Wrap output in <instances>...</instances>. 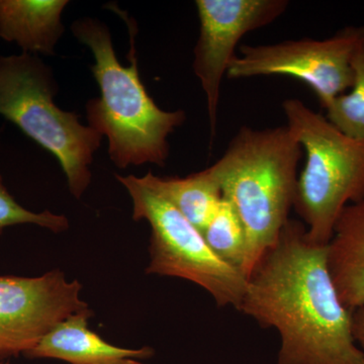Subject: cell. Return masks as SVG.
I'll list each match as a JSON object with an SVG mask.
<instances>
[{"instance_id":"cell-1","label":"cell","mask_w":364,"mask_h":364,"mask_svg":"<svg viewBox=\"0 0 364 364\" xmlns=\"http://www.w3.org/2000/svg\"><path fill=\"white\" fill-rule=\"evenodd\" d=\"M239 312L280 337L277 364H363L352 316L328 267V244L289 219L249 275Z\"/></svg>"},{"instance_id":"cell-2","label":"cell","mask_w":364,"mask_h":364,"mask_svg":"<svg viewBox=\"0 0 364 364\" xmlns=\"http://www.w3.org/2000/svg\"><path fill=\"white\" fill-rule=\"evenodd\" d=\"M126 21L131 42L127 67L117 60L105 23L83 18L71 25L74 37L92 53L91 72L100 90V97L86 104V117L90 128L107 136L109 158L119 168L146 163L163 167L169 157L168 136L186 122V114L160 109L146 90L139 74L136 26Z\"/></svg>"},{"instance_id":"cell-3","label":"cell","mask_w":364,"mask_h":364,"mask_svg":"<svg viewBox=\"0 0 364 364\" xmlns=\"http://www.w3.org/2000/svg\"><path fill=\"white\" fill-rule=\"evenodd\" d=\"M303 148L287 126L241 127L210 167L223 198L238 215L246 236L243 272L249 277L279 240L294 208Z\"/></svg>"},{"instance_id":"cell-4","label":"cell","mask_w":364,"mask_h":364,"mask_svg":"<svg viewBox=\"0 0 364 364\" xmlns=\"http://www.w3.org/2000/svg\"><path fill=\"white\" fill-rule=\"evenodd\" d=\"M282 109L287 128L306 152L294 208L310 240L327 245L342 210L364 200V143L296 98L284 100Z\"/></svg>"},{"instance_id":"cell-5","label":"cell","mask_w":364,"mask_h":364,"mask_svg":"<svg viewBox=\"0 0 364 364\" xmlns=\"http://www.w3.org/2000/svg\"><path fill=\"white\" fill-rule=\"evenodd\" d=\"M58 83L36 55L0 57V116L58 159L74 198L85 193L102 136L55 104Z\"/></svg>"},{"instance_id":"cell-6","label":"cell","mask_w":364,"mask_h":364,"mask_svg":"<svg viewBox=\"0 0 364 364\" xmlns=\"http://www.w3.org/2000/svg\"><path fill=\"white\" fill-rule=\"evenodd\" d=\"M133 200V219L151 227L148 274L189 280L208 291L219 306L238 310L247 277L220 259L200 230L141 177L116 174Z\"/></svg>"},{"instance_id":"cell-7","label":"cell","mask_w":364,"mask_h":364,"mask_svg":"<svg viewBox=\"0 0 364 364\" xmlns=\"http://www.w3.org/2000/svg\"><path fill=\"white\" fill-rule=\"evenodd\" d=\"M364 40V26H347L324 40L284 41L277 44L242 46L227 77L282 75L303 81L326 109L353 85L352 58Z\"/></svg>"},{"instance_id":"cell-8","label":"cell","mask_w":364,"mask_h":364,"mask_svg":"<svg viewBox=\"0 0 364 364\" xmlns=\"http://www.w3.org/2000/svg\"><path fill=\"white\" fill-rule=\"evenodd\" d=\"M81 289L60 270L38 277L0 275V359L26 354L69 316L90 310Z\"/></svg>"},{"instance_id":"cell-9","label":"cell","mask_w":364,"mask_h":364,"mask_svg":"<svg viewBox=\"0 0 364 364\" xmlns=\"http://www.w3.org/2000/svg\"><path fill=\"white\" fill-rule=\"evenodd\" d=\"M200 35L193 50V72L205 98L210 135H215L223 78L244 36L264 28L286 13L287 0H196Z\"/></svg>"},{"instance_id":"cell-10","label":"cell","mask_w":364,"mask_h":364,"mask_svg":"<svg viewBox=\"0 0 364 364\" xmlns=\"http://www.w3.org/2000/svg\"><path fill=\"white\" fill-rule=\"evenodd\" d=\"M92 311L74 314L55 326L26 352L30 358H56L71 364H102L121 358H148L153 350L149 347L126 349L105 342L88 327Z\"/></svg>"},{"instance_id":"cell-11","label":"cell","mask_w":364,"mask_h":364,"mask_svg":"<svg viewBox=\"0 0 364 364\" xmlns=\"http://www.w3.org/2000/svg\"><path fill=\"white\" fill-rule=\"evenodd\" d=\"M328 267L342 304L364 308V200L342 210L328 243Z\"/></svg>"},{"instance_id":"cell-12","label":"cell","mask_w":364,"mask_h":364,"mask_svg":"<svg viewBox=\"0 0 364 364\" xmlns=\"http://www.w3.org/2000/svg\"><path fill=\"white\" fill-rule=\"evenodd\" d=\"M67 0H0V38L28 54L55 55L65 28L61 16Z\"/></svg>"},{"instance_id":"cell-13","label":"cell","mask_w":364,"mask_h":364,"mask_svg":"<svg viewBox=\"0 0 364 364\" xmlns=\"http://www.w3.org/2000/svg\"><path fill=\"white\" fill-rule=\"evenodd\" d=\"M141 179L168 200L200 232L223 200L221 188L210 167L186 177H160L148 172Z\"/></svg>"},{"instance_id":"cell-14","label":"cell","mask_w":364,"mask_h":364,"mask_svg":"<svg viewBox=\"0 0 364 364\" xmlns=\"http://www.w3.org/2000/svg\"><path fill=\"white\" fill-rule=\"evenodd\" d=\"M353 85L326 107V117L345 135L364 143V40L352 58Z\"/></svg>"},{"instance_id":"cell-15","label":"cell","mask_w":364,"mask_h":364,"mask_svg":"<svg viewBox=\"0 0 364 364\" xmlns=\"http://www.w3.org/2000/svg\"><path fill=\"white\" fill-rule=\"evenodd\" d=\"M202 234L208 247L220 259L243 273L242 268L246 252L245 231L238 215L225 198H223Z\"/></svg>"},{"instance_id":"cell-16","label":"cell","mask_w":364,"mask_h":364,"mask_svg":"<svg viewBox=\"0 0 364 364\" xmlns=\"http://www.w3.org/2000/svg\"><path fill=\"white\" fill-rule=\"evenodd\" d=\"M25 224L46 228L54 233L66 231L69 227L65 215L53 214L50 210L31 212L16 203L4 186L0 176V234L7 227Z\"/></svg>"},{"instance_id":"cell-17","label":"cell","mask_w":364,"mask_h":364,"mask_svg":"<svg viewBox=\"0 0 364 364\" xmlns=\"http://www.w3.org/2000/svg\"><path fill=\"white\" fill-rule=\"evenodd\" d=\"M352 329L356 343L364 352V308L354 311L352 316Z\"/></svg>"},{"instance_id":"cell-18","label":"cell","mask_w":364,"mask_h":364,"mask_svg":"<svg viewBox=\"0 0 364 364\" xmlns=\"http://www.w3.org/2000/svg\"><path fill=\"white\" fill-rule=\"evenodd\" d=\"M102 364H146L136 360L135 358H121L116 359V360L107 361V363Z\"/></svg>"},{"instance_id":"cell-19","label":"cell","mask_w":364,"mask_h":364,"mask_svg":"<svg viewBox=\"0 0 364 364\" xmlns=\"http://www.w3.org/2000/svg\"><path fill=\"white\" fill-rule=\"evenodd\" d=\"M0 364H7V363H0Z\"/></svg>"},{"instance_id":"cell-20","label":"cell","mask_w":364,"mask_h":364,"mask_svg":"<svg viewBox=\"0 0 364 364\" xmlns=\"http://www.w3.org/2000/svg\"><path fill=\"white\" fill-rule=\"evenodd\" d=\"M363 364H364V363H363Z\"/></svg>"}]
</instances>
